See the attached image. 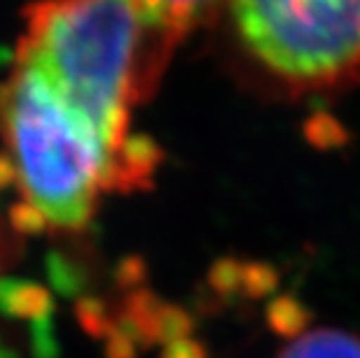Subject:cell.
I'll return each instance as SVG.
<instances>
[{"mask_svg":"<svg viewBox=\"0 0 360 358\" xmlns=\"http://www.w3.org/2000/svg\"><path fill=\"white\" fill-rule=\"evenodd\" d=\"M0 135L21 193L12 217L19 231H84L101 193L117 191V154L26 60L0 84Z\"/></svg>","mask_w":360,"mask_h":358,"instance_id":"6da1fadb","label":"cell"},{"mask_svg":"<svg viewBox=\"0 0 360 358\" xmlns=\"http://www.w3.org/2000/svg\"><path fill=\"white\" fill-rule=\"evenodd\" d=\"M144 35L142 0H37L26 10L17 60L37 68L121 161Z\"/></svg>","mask_w":360,"mask_h":358,"instance_id":"7a4b0ae2","label":"cell"},{"mask_svg":"<svg viewBox=\"0 0 360 358\" xmlns=\"http://www.w3.org/2000/svg\"><path fill=\"white\" fill-rule=\"evenodd\" d=\"M12 181V167L7 163V158H0V188Z\"/></svg>","mask_w":360,"mask_h":358,"instance_id":"8992f818","label":"cell"},{"mask_svg":"<svg viewBox=\"0 0 360 358\" xmlns=\"http://www.w3.org/2000/svg\"><path fill=\"white\" fill-rule=\"evenodd\" d=\"M233 14L258 63L290 87L360 72V0H233Z\"/></svg>","mask_w":360,"mask_h":358,"instance_id":"3957f363","label":"cell"},{"mask_svg":"<svg viewBox=\"0 0 360 358\" xmlns=\"http://www.w3.org/2000/svg\"><path fill=\"white\" fill-rule=\"evenodd\" d=\"M277 358H360V338L330 326L295 331Z\"/></svg>","mask_w":360,"mask_h":358,"instance_id":"277c9868","label":"cell"},{"mask_svg":"<svg viewBox=\"0 0 360 358\" xmlns=\"http://www.w3.org/2000/svg\"><path fill=\"white\" fill-rule=\"evenodd\" d=\"M307 133H309V140L321 144V147H333V144L344 140L342 128L337 126L330 117H316V119H311V124L307 126Z\"/></svg>","mask_w":360,"mask_h":358,"instance_id":"5b68a950","label":"cell"}]
</instances>
